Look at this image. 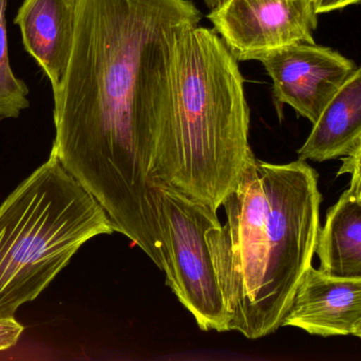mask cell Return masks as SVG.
<instances>
[{"mask_svg":"<svg viewBox=\"0 0 361 361\" xmlns=\"http://www.w3.org/2000/svg\"><path fill=\"white\" fill-rule=\"evenodd\" d=\"M361 319V278L333 277L310 267L282 326L322 337L353 335Z\"/></svg>","mask_w":361,"mask_h":361,"instance_id":"ba28073f","label":"cell"},{"mask_svg":"<svg viewBox=\"0 0 361 361\" xmlns=\"http://www.w3.org/2000/svg\"><path fill=\"white\" fill-rule=\"evenodd\" d=\"M345 174L351 175L348 190L358 199H361V140L357 146L354 148L353 152L343 158V165L337 175L341 176Z\"/></svg>","mask_w":361,"mask_h":361,"instance_id":"4fadbf2b","label":"cell"},{"mask_svg":"<svg viewBox=\"0 0 361 361\" xmlns=\"http://www.w3.org/2000/svg\"><path fill=\"white\" fill-rule=\"evenodd\" d=\"M353 335L354 336L358 337V338H361V319L360 321L358 322L357 326H356Z\"/></svg>","mask_w":361,"mask_h":361,"instance_id":"e0dca14e","label":"cell"},{"mask_svg":"<svg viewBox=\"0 0 361 361\" xmlns=\"http://www.w3.org/2000/svg\"><path fill=\"white\" fill-rule=\"evenodd\" d=\"M317 14L334 12V11L343 10L350 6L361 4V0H313Z\"/></svg>","mask_w":361,"mask_h":361,"instance_id":"9a60e30c","label":"cell"},{"mask_svg":"<svg viewBox=\"0 0 361 361\" xmlns=\"http://www.w3.org/2000/svg\"><path fill=\"white\" fill-rule=\"evenodd\" d=\"M361 140V67L334 93L307 141L299 148L301 160L324 162L348 156Z\"/></svg>","mask_w":361,"mask_h":361,"instance_id":"30bf717a","label":"cell"},{"mask_svg":"<svg viewBox=\"0 0 361 361\" xmlns=\"http://www.w3.org/2000/svg\"><path fill=\"white\" fill-rule=\"evenodd\" d=\"M8 0H0V120L17 119L30 107L29 88L25 81L15 76L8 57L6 30Z\"/></svg>","mask_w":361,"mask_h":361,"instance_id":"7c38bea8","label":"cell"},{"mask_svg":"<svg viewBox=\"0 0 361 361\" xmlns=\"http://www.w3.org/2000/svg\"><path fill=\"white\" fill-rule=\"evenodd\" d=\"M312 0H223L207 18L238 61H260L288 45L315 42Z\"/></svg>","mask_w":361,"mask_h":361,"instance_id":"8992f818","label":"cell"},{"mask_svg":"<svg viewBox=\"0 0 361 361\" xmlns=\"http://www.w3.org/2000/svg\"><path fill=\"white\" fill-rule=\"evenodd\" d=\"M322 199L317 172L305 160L273 165L250 157L223 203L226 224L209 232L229 331L259 339L281 328L313 262Z\"/></svg>","mask_w":361,"mask_h":361,"instance_id":"7a4b0ae2","label":"cell"},{"mask_svg":"<svg viewBox=\"0 0 361 361\" xmlns=\"http://www.w3.org/2000/svg\"><path fill=\"white\" fill-rule=\"evenodd\" d=\"M201 17L191 0H76L71 57L53 91L52 150L159 268L150 162L173 125L176 40Z\"/></svg>","mask_w":361,"mask_h":361,"instance_id":"6da1fadb","label":"cell"},{"mask_svg":"<svg viewBox=\"0 0 361 361\" xmlns=\"http://www.w3.org/2000/svg\"><path fill=\"white\" fill-rule=\"evenodd\" d=\"M173 120L154 152L150 175L218 211L250 157L244 78L214 29L190 25L173 48Z\"/></svg>","mask_w":361,"mask_h":361,"instance_id":"3957f363","label":"cell"},{"mask_svg":"<svg viewBox=\"0 0 361 361\" xmlns=\"http://www.w3.org/2000/svg\"><path fill=\"white\" fill-rule=\"evenodd\" d=\"M116 232L54 150L0 206V317L35 300L92 237Z\"/></svg>","mask_w":361,"mask_h":361,"instance_id":"277c9868","label":"cell"},{"mask_svg":"<svg viewBox=\"0 0 361 361\" xmlns=\"http://www.w3.org/2000/svg\"><path fill=\"white\" fill-rule=\"evenodd\" d=\"M76 0H23L13 23L18 25L25 52L50 82L61 86L71 57Z\"/></svg>","mask_w":361,"mask_h":361,"instance_id":"9c48e42d","label":"cell"},{"mask_svg":"<svg viewBox=\"0 0 361 361\" xmlns=\"http://www.w3.org/2000/svg\"><path fill=\"white\" fill-rule=\"evenodd\" d=\"M259 61L273 81L276 104L290 105L312 124L357 68L338 51L316 42L288 45Z\"/></svg>","mask_w":361,"mask_h":361,"instance_id":"52a82bcc","label":"cell"},{"mask_svg":"<svg viewBox=\"0 0 361 361\" xmlns=\"http://www.w3.org/2000/svg\"><path fill=\"white\" fill-rule=\"evenodd\" d=\"M219 224L214 208L160 184L162 271L167 285L205 332H227L231 319L209 241L210 230Z\"/></svg>","mask_w":361,"mask_h":361,"instance_id":"5b68a950","label":"cell"},{"mask_svg":"<svg viewBox=\"0 0 361 361\" xmlns=\"http://www.w3.org/2000/svg\"><path fill=\"white\" fill-rule=\"evenodd\" d=\"M312 1H313V0H312Z\"/></svg>","mask_w":361,"mask_h":361,"instance_id":"ac0fdd59","label":"cell"},{"mask_svg":"<svg viewBox=\"0 0 361 361\" xmlns=\"http://www.w3.org/2000/svg\"><path fill=\"white\" fill-rule=\"evenodd\" d=\"M25 328L14 317H0V351L16 345Z\"/></svg>","mask_w":361,"mask_h":361,"instance_id":"5bb4252c","label":"cell"},{"mask_svg":"<svg viewBox=\"0 0 361 361\" xmlns=\"http://www.w3.org/2000/svg\"><path fill=\"white\" fill-rule=\"evenodd\" d=\"M316 252L324 273L361 278V201L349 190L326 213Z\"/></svg>","mask_w":361,"mask_h":361,"instance_id":"8fae6325","label":"cell"},{"mask_svg":"<svg viewBox=\"0 0 361 361\" xmlns=\"http://www.w3.org/2000/svg\"><path fill=\"white\" fill-rule=\"evenodd\" d=\"M203 1L205 2L206 6H207L210 10H212V8H216L219 4H221L223 0H203Z\"/></svg>","mask_w":361,"mask_h":361,"instance_id":"2e32d148","label":"cell"},{"mask_svg":"<svg viewBox=\"0 0 361 361\" xmlns=\"http://www.w3.org/2000/svg\"><path fill=\"white\" fill-rule=\"evenodd\" d=\"M360 201H361V199H360Z\"/></svg>","mask_w":361,"mask_h":361,"instance_id":"d6986e66","label":"cell"}]
</instances>
